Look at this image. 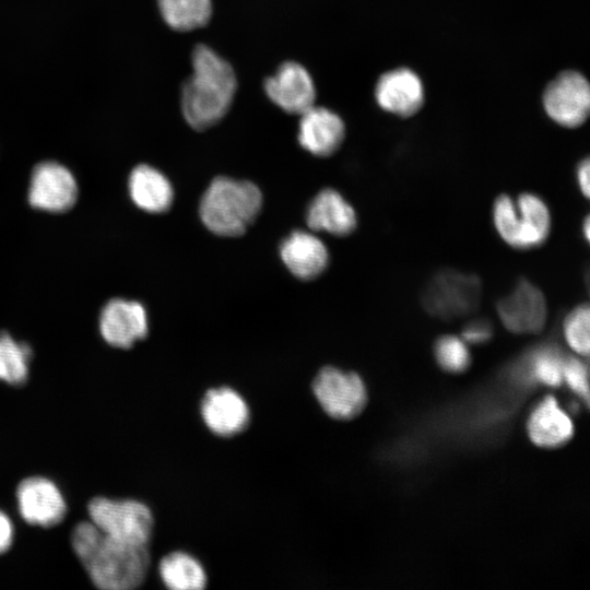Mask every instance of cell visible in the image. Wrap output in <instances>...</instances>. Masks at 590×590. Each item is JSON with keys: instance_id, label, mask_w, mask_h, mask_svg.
<instances>
[{"instance_id": "31", "label": "cell", "mask_w": 590, "mask_h": 590, "mask_svg": "<svg viewBox=\"0 0 590 590\" xmlns=\"http://www.w3.org/2000/svg\"><path fill=\"white\" fill-rule=\"evenodd\" d=\"M589 225H590V222H589V219L587 217L583 222V233H585L586 239H589V232H590Z\"/></svg>"}, {"instance_id": "1", "label": "cell", "mask_w": 590, "mask_h": 590, "mask_svg": "<svg viewBox=\"0 0 590 590\" xmlns=\"http://www.w3.org/2000/svg\"><path fill=\"white\" fill-rule=\"evenodd\" d=\"M71 544L92 582L103 590H130L145 579L150 566L149 546L116 541L91 521L78 523Z\"/></svg>"}, {"instance_id": "10", "label": "cell", "mask_w": 590, "mask_h": 590, "mask_svg": "<svg viewBox=\"0 0 590 590\" xmlns=\"http://www.w3.org/2000/svg\"><path fill=\"white\" fill-rule=\"evenodd\" d=\"M497 314L506 329L514 333H538L547 319L543 293L530 281L521 279L497 304Z\"/></svg>"}, {"instance_id": "25", "label": "cell", "mask_w": 590, "mask_h": 590, "mask_svg": "<svg viewBox=\"0 0 590 590\" xmlns=\"http://www.w3.org/2000/svg\"><path fill=\"white\" fill-rule=\"evenodd\" d=\"M590 309L587 304L574 308L564 320V335L568 345L580 355L589 353Z\"/></svg>"}, {"instance_id": "20", "label": "cell", "mask_w": 590, "mask_h": 590, "mask_svg": "<svg viewBox=\"0 0 590 590\" xmlns=\"http://www.w3.org/2000/svg\"><path fill=\"white\" fill-rule=\"evenodd\" d=\"M531 440L544 448H554L568 441L574 427L568 415L552 397L544 399L532 412L528 423Z\"/></svg>"}, {"instance_id": "27", "label": "cell", "mask_w": 590, "mask_h": 590, "mask_svg": "<svg viewBox=\"0 0 590 590\" xmlns=\"http://www.w3.org/2000/svg\"><path fill=\"white\" fill-rule=\"evenodd\" d=\"M563 380L586 403L589 401L588 369L587 366L576 357H569L563 362Z\"/></svg>"}, {"instance_id": "17", "label": "cell", "mask_w": 590, "mask_h": 590, "mask_svg": "<svg viewBox=\"0 0 590 590\" xmlns=\"http://www.w3.org/2000/svg\"><path fill=\"white\" fill-rule=\"evenodd\" d=\"M280 256L290 272L305 281L319 276L329 263L326 245L305 231L291 233L281 244Z\"/></svg>"}, {"instance_id": "12", "label": "cell", "mask_w": 590, "mask_h": 590, "mask_svg": "<svg viewBox=\"0 0 590 590\" xmlns=\"http://www.w3.org/2000/svg\"><path fill=\"white\" fill-rule=\"evenodd\" d=\"M99 332L114 347L129 349L148 334L149 324L144 306L137 300L113 298L102 308Z\"/></svg>"}, {"instance_id": "4", "label": "cell", "mask_w": 590, "mask_h": 590, "mask_svg": "<svg viewBox=\"0 0 590 590\" xmlns=\"http://www.w3.org/2000/svg\"><path fill=\"white\" fill-rule=\"evenodd\" d=\"M493 221L500 238L520 250L540 247L547 239L552 219L548 206L538 194L524 192L516 199L500 194L493 205Z\"/></svg>"}, {"instance_id": "26", "label": "cell", "mask_w": 590, "mask_h": 590, "mask_svg": "<svg viewBox=\"0 0 590 590\" xmlns=\"http://www.w3.org/2000/svg\"><path fill=\"white\" fill-rule=\"evenodd\" d=\"M563 362L553 347H543L533 353L531 370L538 381L547 386H559L563 381Z\"/></svg>"}, {"instance_id": "11", "label": "cell", "mask_w": 590, "mask_h": 590, "mask_svg": "<svg viewBox=\"0 0 590 590\" xmlns=\"http://www.w3.org/2000/svg\"><path fill=\"white\" fill-rule=\"evenodd\" d=\"M16 502L21 517L34 526H56L67 512L60 489L44 476L24 479L16 488Z\"/></svg>"}, {"instance_id": "18", "label": "cell", "mask_w": 590, "mask_h": 590, "mask_svg": "<svg viewBox=\"0 0 590 590\" xmlns=\"http://www.w3.org/2000/svg\"><path fill=\"white\" fill-rule=\"evenodd\" d=\"M306 223L315 232L346 236L354 232L357 219L353 206L340 192L326 188L308 205Z\"/></svg>"}, {"instance_id": "6", "label": "cell", "mask_w": 590, "mask_h": 590, "mask_svg": "<svg viewBox=\"0 0 590 590\" xmlns=\"http://www.w3.org/2000/svg\"><path fill=\"white\" fill-rule=\"evenodd\" d=\"M480 298L481 282L476 275L448 269L432 278L422 300L433 316L456 319L474 311Z\"/></svg>"}, {"instance_id": "2", "label": "cell", "mask_w": 590, "mask_h": 590, "mask_svg": "<svg viewBox=\"0 0 590 590\" xmlns=\"http://www.w3.org/2000/svg\"><path fill=\"white\" fill-rule=\"evenodd\" d=\"M192 73L181 86L182 115L191 128L206 130L231 108L237 87L233 67L205 45L191 55Z\"/></svg>"}, {"instance_id": "8", "label": "cell", "mask_w": 590, "mask_h": 590, "mask_svg": "<svg viewBox=\"0 0 590 590\" xmlns=\"http://www.w3.org/2000/svg\"><path fill=\"white\" fill-rule=\"evenodd\" d=\"M542 99L546 114L563 127L577 128L589 116V83L577 71L566 70L556 75L545 87Z\"/></svg>"}, {"instance_id": "15", "label": "cell", "mask_w": 590, "mask_h": 590, "mask_svg": "<svg viewBox=\"0 0 590 590\" xmlns=\"http://www.w3.org/2000/svg\"><path fill=\"white\" fill-rule=\"evenodd\" d=\"M201 416L206 427L223 437L243 432L249 424V408L234 389L221 387L209 390L201 402Z\"/></svg>"}, {"instance_id": "21", "label": "cell", "mask_w": 590, "mask_h": 590, "mask_svg": "<svg viewBox=\"0 0 590 590\" xmlns=\"http://www.w3.org/2000/svg\"><path fill=\"white\" fill-rule=\"evenodd\" d=\"M158 573L164 585L173 590H201L206 585L202 565L184 552L166 555L158 565Z\"/></svg>"}, {"instance_id": "28", "label": "cell", "mask_w": 590, "mask_h": 590, "mask_svg": "<svg viewBox=\"0 0 590 590\" xmlns=\"http://www.w3.org/2000/svg\"><path fill=\"white\" fill-rule=\"evenodd\" d=\"M462 335L467 343L483 344L492 338L493 329L487 320L476 319L464 327Z\"/></svg>"}, {"instance_id": "5", "label": "cell", "mask_w": 590, "mask_h": 590, "mask_svg": "<svg viewBox=\"0 0 590 590\" xmlns=\"http://www.w3.org/2000/svg\"><path fill=\"white\" fill-rule=\"evenodd\" d=\"M87 512L90 521L107 536L134 546H149L153 516L145 504L95 497L88 503Z\"/></svg>"}, {"instance_id": "13", "label": "cell", "mask_w": 590, "mask_h": 590, "mask_svg": "<svg viewBox=\"0 0 590 590\" xmlns=\"http://www.w3.org/2000/svg\"><path fill=\"white\" fill-rule=\"evenodd\" d=\"M268 97L286 113L302 115L315 105L316 88L308 71L286 61L264 82Z\"/></svg>"}, {"instance_id": "22", "label": "cell", "mask_w": 590, "mask_h": 590, "mask_svg": "<svg viewBox=\"0 0 590 590\" xmlns=\"http://www.w3.org/2000/svg\"><path fill=\"white\" fill-rule=\"evenodd\" d=\"M157 2L165 22L179 32L203 27L212 15L211 0H157Z\"/></svg>"}, {"instance_id": "24", "label": "cell", "mask_w": 590, "mask_h": 590, "mask_svg": "<svg viewBox=\"0 0 590 590\" xmlns=\"http://www.w3.org/2000/svg\"><path fill=\"white\" fill-rule=\"evenodd\" d=\"M435 358L439 366L449 373H461L471 363L467 342L456 335L439 338L434 346Z\"/></svg>"}, {"instance_id": "3", "label": "cell", "mask_w": 590, "mask_h": 590, "mask_svg": "<svg viewBox=\"0 0 590 590\" xmlns=\"http://www.w3.org/2000/svg\"><path fill=\"white\" fill-rule=\"evenodd\" d=\"M262 206L260 189L248 180L216 177L205 189L199 205L204 226L215 235H243Z\"/></svg>"}, {"instance_id": "19", "label": "cell", "mask_w": 590, "mask_h": 590, "mask_svg": "<svg viewBox=\"0 0 590 590\" xmlns=\"http://www.w3.org/2000/svg\"><path fill=\"white\" fill-rule=\"evenodd\" d=\"M128 189L133 203L149 213L166 212L173 203L174 190L167 177L145 164L132 169Z\"/></svg>"}, {"instance_id": "14", "label": "cell", "mask_w": 590, "mask_h": 590, "mask_svg": "<svg viewBox=\"0 0 590 590\" xmlns=\"http://www.w3.org/2000/svg\"><path fill=\"white\" fill-rule=\"evenodd\" d=\"M375 97L382 109L400 117H410L424 104V87L415 72L398 68L379 76Z\"/></svg>"}, {"instance_id": "16", "label": "cell", "mask_w": 590, "mask_h": 590, "mask_svg": "<svg viewBox=\"0 0 590 590\" xmlns=\"http://www.w3.org/2000/svg\"><path fill=\"white\" fill-rule=\"evenodd\" d=\"M345 126L339 115L324 107L311 106L300 115L299 144L316 156H330L343 143Z\"/></svg>"}, {"instance_id": "23", "label": "cell", "mask_w": 590, "mask_h": 590, "mask_svg": "<svg viewBox=\"0 0 590 590\" xmlns=\"http://www.w3.org/2000/svg\"><path fill=\"white\" fill-rule=\"evenodd\" d=\"M32 358L31 346L0 332V380L19 386L27 380Z\"/></svg>"}, {"instance_id": "30", "label": "cell", "mask_w": 590, "mask_h": 590, "mask_svg": "<svg viewBox=\"0 0 590 590\" xmlns=\"http://www.w3.org/2000/svg\"><path fill=\"white\" fill-rule=\"evenodd\" d=\"M590 162L589 158L581 161L577 168V184L582 194L588 198L590 192Z\"/></svg>"}, {"instance_id": "9", "label": "cell", "mask_w": 590, "mask_h": 590, "mask_svg": "<svg viewBox=\"0 0 590 590\" xmlns=\"http://www.w3.org/2000/svg\"><path fill=\"white\" fill-rule=\"evenodd\" d=\"M79 187L73 174L54 161L38 163L32 172L27 199L32 208L63 213L73 208Z\"/></svg>"}, {"instance_id": "7", "label": "cell", "mask_w": 590, "mask_h": 590, "mask_svg": "<svg viewBox=\"0 0 590 590\" xmlns=\"http://www.w3.org/2000/svg\"><path fill=\"white\" fill-rule=\"evenodd\" d=\"M312 392L322 410L337 420L358 415L367 400L365 385L357 374L331 366L323 367L317 374Z\"/></svg>"}, {"instance_id": "29", "label": "cell", "mask_w": 590, "mask_h": 590, "mask_svg": "<svg viewBox=\"0 0 590 590\" xmlns=\"http://www.w3.org/2000/svg\"><path fill=\"white\" fill-rule=\"evenodd\" d=\"M14 529L11 519L0 510V555L5 553L12 545Z\"/></svg>"}]
</instances>
